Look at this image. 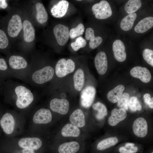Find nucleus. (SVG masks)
<instances>
[{
  "label": "nucleus",
  "instance_id": "obj_27",
  "mask_svg": "<svg viewBox=\"0 0 153 153\" xmlns=\"http://www.w3.org/2000/svg\"><path fill=\"white\" fill-rule=\"evenodd\" d=\"M74 86L76 90L80 91L82 89L84 84L85 77L84 72L80 68L78 69L73 76Z\"/></svg>",
  "mask_w": 153,
  "mask_h": 153
},
{
  "label": "nucleus",
  "instance_id": "obj_8",
  "mask_svg": "<svg viewBox=\"0 0 153 153\" xmlns=\"http://www.w3.org/2000/svg\"><path fill=\"white\" fill-rule=\"evenodd\" d=\"M50 106L53 111L65 115L68 112L69 103V101L65 99L54 98L51 101Z\"/></svg>",
  "mask_w": 153,
  "mask_h": 153
},
{
  "label": "nucleus",
  "instance_id": "obj_12",
  "mask_svg": "<svg viewBox=\"0 0 153 153\" xmlns=\"http://www.w3.org/2000/svg\"><path fill=\"white\" fill-rule=\"evenodd\" d=\"M133 129L134 133L136 136L140 137H144L148 132L147 122L143 118H137L133 122Z\"/></svg>",
  "mask_w": 153,
  "mask_h": 153
},
{
  "label": "nucleus",
  "instance_id": "obj_35",
  "mask_svg": "<svg viewBox=\"0 0 153 153\" xmlns=\"http://www.w3.org/2000/svg\"><path fill=\"white\" fill-rule=\"evenodd\" d=\"M87 42L85 39L82 37H78L75 41L71 43V46L75 51H77L80 48L84 47L86 45Z\"/></svg>",
  "mask_w": 153,
  "mask_h": 153
},
{
  "label": "nucleus",
  "instance_id": "obj_18",
  "mask_svg": "<svg viewBox=\"0 0 153 153\" xmlns=\"http://www.w3.org/2000/svg\"><path fill=\"white\" fill-rule=\"evenodd\" d=\"M69 5V3L66 0H62L59 1L52 8L51 12L52 15L57 18L63 17L66 14Z\"/></svg>",
  "mask_w": 153,
  "mask_h": 153
},
{
  "label": "nucleus",
  "instance_id": "obj_24",
  "mask_svg": "<svg viewBox=\"0 0 153 153\" xmlns=\"http://www.w3.org/2000/svg\"><path fill=\"white\" fill-rule=\"evenodd\" d=\"M79 148V144L77 142L71 141L60 145L58 148V151L59 153H76Z\"/></svg>",
  "mask_w": 153,
  "mask_h": 153
},
{
  "label": "nucleus",
  "instance_id": "obj_25",
  "mask_svg": "<svg viewBox=\"0 0 153 153\" xmlns=\"http://www.w3.org/2000/svg\"><path fill=\"white\" fill-rule=\"evenodd\" d=\"M80 130L78 127L71 124L65 125L61 130V134L64 137H77L80 134Z\"/></svg>",
  "mask_w": 153,
  "mask_h": 153
},
{
  "label": "nucleus",
  "instance_id": "obj_32",
  "mask_svg": "<svg viewBox=\"0 0 153 153\" xmlns=\"http://www.w3.org/2000/svg\"><path fill=\"white\" fill-rule=\"evenodd\" d=\"M84 27L83 25L80 23L76 27L71 29L69 32V37L71 39L82 35L84 31Z\"/></svg>",
  "mask_w": 153,
  "mask_h": 153
},
{
  "label": "nucleus",
  "instance_id": "obj_16",
  "mask_svg": "<svg viewBox=\"0 0 153 153\" xmlns=\"http://www.w3.org/2000/svg\"><path fill=\"white\" fill-rule=\"evenodd\" d=\"M0 125L4 132L7 134H11L13 131L15 121L12 115L7 113L2 116L0 121Z\"/></svg>",
  "mask_w": 153,
  "mask_h": 153
},
{
  "label": "nucleus",
  "instance_id": "obj_9",
  "mask_svg": "<svg viewBox=\"0 0 153 153\" xmlns=\"http://www.w3.org/2000/svg\"><path fill=\"white\" fill-rule=\"evenodd\" d=\"M23 27L20 16L17 14L13 15L8 23L7 29L8 35L12 37H16Z\"/></svg>",
  "mask_w": 153,
  "mask_h": 153
},
{
  "label": "nucleus",
  "instance_id": "obj_41",
  "mask_svg": "<svg viewBox=\"0 0 153 153\" xmlns=\"http://www.w3.org/2000/svg\"><path fill=\"white\" fill-rule=\"evenodd\" d=\"M8 5L5 0H0V8H1L5 9L7 6Z\"/></svg>",
  "mask_w": 153,
  "mask_h": 153
},
{
  "label": "nucleus",
  "instance_id": "obj_7",
  "mask_svg": "<svg viewBox=\"0 0 153 153\" xmlns=\"http://www.w3.org/2000/svg\"><path fill=\"white\" fill-rule=\"evenodd\" d=\"M96 93L95 88L92 86H88L82 91L80 95V103L83 107L88 108L92 104Z\"/></svg>",
  "mask_w": 153,
  "mask_h": 153
},
{
  "label": "nucleus",
  "instance_id": "obj_28",
  "mask_svg": "<svg viewBox=\"0 0 153 153\" xmlns=\"http://www.w3.org/2000/svg\"><path fill=\"white\" fill-rule=\"evenodd\" d=\"M142 5L141 0H129L125 5L124 10L128 14L135 13L141 8Z\"/></svg>",
  "mask_w": 153,
  "mask_h": 153
},
{
  "label": "nucleus",
  "instance_id": "obj_19",
  "mask_svg": "<svg viewBox=\"0 0 153 153\" xmlns=\"http://www.w3.org/2000/svg\"><path fill=\"white\" fill-rule=\"evenodd\" d=\"M85 38L87 40H89V46L90 48L94 49L97 48L102 42L103 39L99 36H95L93 28L89 27L86 31Z\"/></svg>",
  "mask_w": 153,
  "mask_h": 153
},
{
  "label": "nucleus",
  "instance_id": "obj_43",
  "mask_svg": "<svg viewBox=\"0 0 153 153\" xmlns=\"http://www.w3.org/2000/svg\"><path fill=\"white\" fill-rule=\"evenodd\" d=\"M137 110H140L142 109V106L141 104L139 103L138 104L136 107Z\"/></svg>",
  "mask_w": 153,
  "mask_h": 153
},
{
  "label": "nucleus",
  "instance_id": "obj_17",
  "mask_svg": "<svg viewBox=\"0 0 153 153\" xmlns=\"http://www.w3.org/2000/svg\"><path fill=\"white\" fill-rule=\"evenodd\" d=\"M127 115V112L125 109L115 108L112 110L111 115L108 118V123L111 126H115L125 119Z\"/></svg>",
  "mask_w": 153,
  "mask_h": 153
},
{
  "label": "nucleus",
  "instance_id": "obj_20",
  "mask_svg": "<svg viewBox=\"0 0 153 153\" xmlns=\"http://www.w3.org/2000/svg\"><path fill=\"white\" fill-rule=\"evenodd\" d=\"M137 17L136 13L128 14L123 17L120 22V29L124 31L130 30L133 27Z\"/></svg>",
  "mask_w": 153,
  "mask_h": 153
},
{
  "label": "nucleus",
  "instance_id": "obj_33",
  "mask_svg": "<svg viewBox=\"0 0 153 153\" xmlns=\"http://www.w3.org/2000/svg\"><path fill=\"white\" fill-rule=\"evenodd\" d=\"M134 144L131 143H126L125 146L121 147L119 149L120 153H135L138 150V148L134 146Z\"/></svg>",
  "mask_w": 153,
  "mask_h": 153
},
{
  "label": "nucleus",
  "instance_id": "obj_14",
  "mask_svg": "<svg viewBox=\"0 0 153 153\" xmlns=\"http://www.w3.org/2000/svg\"><path fill=\"white\" fill-rule=\"evenodd\" d=\"M52 115L50 111L44 108L41 109L35 114L33 121L36 124H47L51 121Z\"/></svg>",
  "mask_w": 153,
  "mask_h": 153
},
{
  "label": "nucleus",
  "instance_id": "obj_30",
  "mask_svg": "<svg viewBox=\"0 0 153 153\" xmlns=\"http://www.w3.org/2000/svg\"><path fill=\"white\" fill-rule=\"evenodd\" d=\"M118 140L116 137L108 138L100 141L97 144V148L99 150H103L116 144Z\"/></svg>",
  "mask_w": 153,
  "mask_h": 153
},
{
  "label": "nucleus",
  "instance_id": "obj_21",
  "mask_svg": "<svg viewBox=\"0 0 153 153\" xmlns=\"http://www.w3.org/2000/svg\"><path fill=\"white\" fill-rule=\"evenodd\" d=\"M71 124L79 128L83 127L85 124V116L83 111L80 109L75 110L69 117Z\"/></svg>",
  "mask_w": 153,
  "mask_h": 153
},
{
  "label": "nucleus",
  "instance_id": "obj_31",
  "mask_svg": "<svg viewBox=\"0 0 153 153\" xmlns=\"http://www.w3.org/2000/svg\"><path fill=\"white\" fill-rule=\"evenodd\" d=\"M93 108L97 110L98 113L96 115V118L98 120L103 119L107 114V109L105 106L103 104L97 102L92 106Z\"/></svg>",
  "mask_w": 153,
  "mask_h": 153
},
{
  "label": "nucleus",
  "instance_id": "obj_36",
  "mask_svg": "<svg viewBox=\"0 0 153 153\" xmlns=\"http://www.w3.org/2000/svg\"><path fill=\"white\" fill-rule=\"evenodd\" d=\"M143 55L144 59L149 65L153 67V50L146 48L143 52Z\"/></svg>",
  "mask_w": 153,
  "mask_h": 153
},
{
  "label": "nucleus",
  "instance_id": "obj_15",
  "mask_svg": "<svg viewBox=\"0 0 153 153\" xmlns=\"http://www.w3.org/2000/svg\"><path fill=\"white\" fill-rule=\"evenodd\" d=\"M153 27V17L148 16L141 20L134 27V32L138 34L146 33Z\"/></svg>",
  "mask_w": 153,
  "mask_h": 153
},
{
  "label": "nucleus",
  "instance_id": "obj_29",
  "mask_svg": "<svg viewBox=\"0 0 153 153\" xmlns=\"http://www.w3.org/2000/svg\"><path fill=\"white\" fill-rule=\"evenodd\" d=\"M37 12L36 18L38 22L41 24L46 22L48 18V15L43 5L38 3L36 5Z\"/></svg>",
  "mask_w": 153,
  "mask_h": 153
},
{
  "label": "nucleus",
  "instance_id": "obj_34",
  "mask_svg": "<svg viewBox=\"0 0 153 153\" xmlns=\"http://www.w3.org/2000/svg\"><path fill=\"white\" fill-rule=\"evenodd\" d=\"M129 98V94L127 93H124L118 102L117 106L120 108L123 109L125 110L128 109V102Z\"/></svg>",
  "mask_w": 153,
  "mask_h": 153
},
{
  "label": "nucleus",
  "instance_id": "obj_3",
  "mask_svg": "<svg viewBox=\"0 0 153 153\" xmlns=\"http://www.w3.org/2000/svg\"><path fill=\"white\" fill-rule=\"evenodd\" d=\"M75 68V63L73 60L71 59L66 60L65 59L62 58L56 64V73L58 77H63L73 72Z\"/></svg>",
  "mask_w": 153,
  "mask_h": 153
},
{
  "label": "nucleus",
  "instance_id": "obj_44",
  "mask_svg": "<svg viewBox=\"0 0 153 153\" xmlns=\"http://www.w3.org/2000/svg\"><path fill=\"white\" fill-rule=\"evenodd\" d=\"M151 153H153V152H152Z\"/></svg>",
  "mask_w": 153,
  "mask_h": 153
},
{
  "label": "nucleus",
  "instance_id": "obj_4",
  "mask_svg": "<svg viewBox=\"0 0 153 153\" xmlns=\"http://www.w3.org/2000/svg\"><path fill=\"white\" fill-rule=\"evenodd\" d=\"M54 74L53 68L50 66H47L35 71L32 75V78L36 83L42 84L50 80L53 77Z\"/></svg>",
  "mask_w": 153,
  "mask_h": 153
},
{
  "label": "nucleus",
  "instance_id": "obj_11",
  "mask_svg": "<svg viewBox=\"0 0 153 153\" xmlns=\"http://www.w3.org/2000/svg\"><path fill=\"white\" fill-rule=\"evenodd\" d=\"M94 63L97 71L99 74L103 75L106 73L108 67V61L104 52L101 51L97 54L95 58Z\"/></svg>",
  "mask_w": 153,
  "mask_h": 153
},
{
  "label": "nucleus",
  "instance_id": "obj_42",
  "mask_svg": "<svg viewBox=\"0 0 153 153\" xmlns=\"http://www.w3.org/2000/svg\"><path fill=\"white\" fill-rule=\"evenodd\" d=\"M22 153H35L34 150L31 149L24 148L22 150Z\"/></svg>",
  "mask_w": 153,
  "mask_h": 153
},
{
  "label": "nucleus",
  "instance_id": "obj_5",
  "mask_svg": "<svg viewBox=\"0 0 153 153\" xmlns=\"http://www.w3.org/2000/svg\"><path fill=\"white\" fill-rule=\"evenodd\" d=\"M112 48L115 59L120 62L124 61L126 59L127 54L125 42L120 39H116L113 42Z\"/></svg>",
  "mask_w": 153,
  "mask_h": 153
},
{
  "label": "nucleus",
  "instance_id": "obj_1",
  "mask_svg": "<svg viewBox=\"0 0 153 153\" xmlns=\"http://www.w3.org/2000/svg\"><path fill=\"white\" fill-rule=\"evenodd\" d=\"M95 18L100 20L109 19L113 15V11L109 2L102 0L94 4L92 8Z\"/></svg>",
  "mask_w": 153,
  "mask_h": 153
},
{
  "label": "nucleus",
  "instance_id": "obj_37",
  "mask_svg": "<svg viewBox=\"0 0 153 153\" xmlns=\"http://www.w3.org/2000/svg\"><path fill=\"white\" fill-rule=\"evenodd\" d=\"M8 40L4 32L0 29V48L4 49L8 46Z\"/></svg>",
  "mask_w": 153,
  "mask_h": 153
},
{
  "label": "nucleus",
  "instance_id": "obj_26",
  "mask_svg": "<svg viewBox=\"0 0 153 153\" xmlns=\"http://www.w3.org/2000/svg\"><path fill=\"white\" fill-rule=\"evenodd\" d=\"M10 66L12 69H19L26 67L27 63L26 60L22 57L18 56H12L9 61Z\"/></svg>",
  "mask_w": 153,
  "mask_h": 153
},
{
  "label": "nucleus",
  "instance_id": "obj_39",
  "mask_svg": "<svg viewBox=\"0 0 153 153\" xmlns=\"http://www.w3.org/2000/svg\"><path fill=\"white\" fill-rule=\"evenodd\" d=\"M7 68V65L5 60L2 58H0V70L5 71Z\"/></svg>",
  "mask_w": 153,
  "mask_h": 153
},
{
  "label": "nucleus",
  "instance_id": "obj_13",
  "mask_svg": "<svg viewBox=\"0 0 153 153\" xmlns=\"http://www.w3.org/2000/svg\"><path fill=\"white\" fill-rule=\"evenodd\" d=\"M18 144L19 146L22 148L37 150L41 146L42 141L38 138H25L20 139Z\"/></svg>",
  "mask_w": 153,
  "mask_h": 153
},
{
  "label": "nucleus",
  "instance_id": "obj_40",
  "mask_svg": "<svg viewBox=\"0 0 153 153\" xmlns=\"http://www.w3.org/2000/svg\"><path fill=\"white\" fill-rule=\"evenodd\" d=\"M143 99L145 103L148 105L152 99H153V98H151L150 95L149 94L147 93L144 95Z\"/></svg>",
  "mask_w": 153,
  "mask_h": 153
},
{
  "label": "nucleus",
  "instance_id": "obj_23",
  "mask_svg": "<svg viewBox=\"0 0 153 153\" xmlns=\"http://www.w3.org/2000/svg\"><path fill=\"white\" fill-rule=\"evenodd\" d=\"M124 89V85L117 86L108 93L107 97L108 100L113 103L118 102L121 98Z\"/></svg>",
  "mask_w": 153,
  "mask_h": 153
},
{
  "label": "nucleus",
  "instance_id": "obj_6",
  "mask_svg": "<svg viewBox=\"0 0 153 153\" xmlns=\"http://www.w3.org/2000/svg\"><path fill=\"white\" fill-rule=\"evenodd\" d=\"M53 32L56 41L59 45L63 46L68 42L69 37L68 27L61 24L56 25Z\"/></svg>",
  "mask_w": 153,
  "mask_h": 153
},
{
  "label": "nucleus",
  "instance_id": "obj_38",
  "mask_svg": "<svg viewBox=\"0 0 153 153\" xmlns=\"http://www.w3.org/2000/svg\"><path fill=\"white\" fill-rule=\"evenodd\" d=\"M137 98L135 96L131 97L129 99L128 102V107L132 111H136L137 110L136 107L139 103Z\"/></svg>",
  "mask_w": 153,
  "mask_h": 153
},
{
  "label": "nucleus",
  "instance_id": "obj_22",
  "mask_svg": "<svg viewBox=\"0 0 153 153\" xmlns=\"http://www.w3.org/2000/svg\"><path fill=\"white\" fill-rule=\"evenodd\" d=\"M23 37L25 41L27 42L32 41L35 37V30L31 23L27 20L23 22Z\"/></svg>",
  "mask_w": 153,
  "mask_h": 153
},
{
  "label": "nucleus",
  "instance_id": "obj_2",
  "mask_svg": "<svg viewBox=\"0 0 153 153\" xmlns=\"http://www.w3.org/2000/svg\"><path fill=\"white\" fill-rule=\"evenodd\" d=\"M15 91L17 96L16 105L18 108H25L33 102L34 97L32 93L25 87L18 86L16 88Z\"/></svg>",
  "mask_w": 153,
  "mask_h": 153
},
{
  "label": "nucleus",
  "instance_id": "obj_10",
  "mask_svg": "<svg viewBox=\"0 0 153 153\" xmlns=\"http://www.w3.org/2000/svg\"><path fill=\"white\" fill-rule=\"evenodd\" d=\"M130 74L133 77L140 79L142 82H148L151 78V74L146 67L139 66L133 67L130 71Z\"/></svg>",
  "mask_w": 153,
  "mask_h": 153
}]
</instances>
